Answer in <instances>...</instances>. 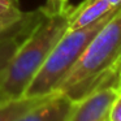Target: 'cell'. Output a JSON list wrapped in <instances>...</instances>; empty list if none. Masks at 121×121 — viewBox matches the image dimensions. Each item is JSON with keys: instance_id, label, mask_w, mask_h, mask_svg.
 Listing matches in <instances>:
<instances>
[{"instance_id": "3957f363", "label": "cell", "mask_w": 121, "mask_h": 121, "mask_svg": "<svg viewBox=\"0 0 121 121\" xmlns=\"http://www.w3.org/2000/svg\"><path fill=\"white\" fill-rule=\"evenodd\" d=\"M116 11L89 26L76 30H66L52 48V51L50 52L43 65L39 68V70L37 72L34 78L31 79L24 95L43 96V95L55 92L61 79L77 63L90 40L107 24V21L116 13Z\"/></svg>"}, {"instance_id": "30bf717a", "label": "cell", "mask_w": 121, "mask_h": 121, "mask_svg": "<svg viewBox=\"0 0 121 121\" xmlns=\"http://www.w3.org/2000/svg\"><path fill=\"white\" fill-rule=\"evenodd\" d=\"M24 14L18 0H0V21H16Z\"/></svg>"}, {"instance_id": "4fadbf2b", "label": "cell", "mask_w": 121, "mask_h": 121, "mask_svg": "<svg viewBox=\"0 0 121 121\" xmlns=\"http://www.w3.org/2000/svg\"><path fill=\"white\" fill-rule=\"evenodd\" d=\"M107 1L113 7V8H116V9L121 7V0H107Z\"/></svg>"}, {"instance_id": "7c38bea8", "label": "cell", "mask_w": 121, "mask_h": 121, "mask_svg": "<svg viewBox=\"0 0 121 121\" xmlns=\"http://www.w3.org/2000/svg\"><path fill=\"white\" fill-rule=\"evenodd\" d=\"M109 121H121V91L117 94L109 108Z\"/></svg>"}, {"instance_id": "5bb4252c", "label": "cell", "mask_w": 121, "mask_h": 121, "mask_svg": "<svg viewBox=\"0 0 121 121\" xmlns=\"http://www.w3.org/2000/svg\"><path fill=\"white\" fill-rule=\"evenodd\" d=\"M4 99H7V96H5V95H4L1 91H0V102H1V100H4Z\"/></svg>"}, {"instance_id": "8fae6325", "label": "cell", "mask_w": 121, "mask_h": 121, "mask_svg": "<svg viewBox=\"0 0 121 121\" xmlns=\"http://www.w3.org/2000/svg\"><path fill=\"white\" fill-rule=\"evenodd\" d=\"M69 7H70L69 0H47L42 8L50 13H59V12H65Z\"/></svg>"}, {"instance_id": "5b68a950", "label": "cell", "mask_w": 121, "mask_h": 121, "mask_svg": "<svg viewBox=\"0 0 121 121\" xmlns=\"http://www.w3.org/2000/svg\"><path fill=\"white\" fill-rule=\"evenodd\" d=\"M72 105L73 100L70 98L60 91H55L17 121H66Z\"/></svg>"}, {"instance_id": "9a60e30c", "label": "cell", "mask_w": 121, "mask_h": 121, "mask_svg": "<svg viewBox=\"0 0 121 121\" xmlns=\"http://www.w3.org/2000/svg\"><path fill=\"white\" fill-rule=\"evenodd\" d=\"M118 89H120V91H121V74H120V81H118Z\"/></svg>"}, {"instance_id": "8992f818", "label": "cell", "mask_w": 121, "mask_h": 121, "mask_svg": "<svg viewBox=\"0 0 121 121\" xmlns=\"http://www.w3.org/2000/svg\"><path fill=\"white\" fill-rule=\"evenodd\" d=\"M115 11L116 8H113L107 0H83L77 7H70L68 16V30L89 26Z\"/></svg>"}, {"instance_id": "ba28073f", "label": "cell", "mask_w": 121, "mask_h": 121, "mask_svg": "<svg viewBox=\"0 0 121 121\" xmlns=\"http://www.w3.org/2000/svg\"><path fill=\"white\" fill-rule=\"evenodd\" d=\"M40 14V9L38 8L37 11L33 12H25V14L20 20L16 21H0V43L4 42L5 39L29 29L31 25L38 20Z\"/></svg>"}, {"instance_id": "6da1fadb", "label": "cell", "mask_w": 121, "mask_h": 121, "mask_svg": "<svg viewBox=\"0 0 121 121\" xmlns=\"http://www.w3.org/2000/svg\"><path fill=\"white\" fill-rule=\"evenodd\" d=\"M121 74V8L95 34L56 91L78 100L105 86H118Z\"/></svg>"}, {"instance_id": "9c48e42d", "label": "cell", "mask_w": 121, "mask_h": 121, "mask_svg": "<svg viewBox=\"0 0 121 121\" xmlns=\"http://www.w3.org/2000/svg\"><path fill=\"white\" fill-rule=\"evenodd\" d=\"M39 16H40V14H39ZM38 18H39V17H38ZM35 22H37V21H35ZM35 22H34V24H35ZM33 26H34V25H31L29 29L24 30V31L18 33V34L13 35V37L8 38V39H5L4 42L0 43V74L3 73V70L5 69L7 64H8V61L11 60V57L13 56V53H14V51L17 50L18 44L22 42V39L26 37V34L30 31V29H31Z\"/></svg>"}, {"instance_id": "277c9868", "label": "cell", "mask_w": 121, "mask_h": 121, "mask_svg": "<svg viewBox=\"0 0 121 121\" xmlns=\"http://www.w3.org/2000/svg\"><path fill=\"white\" fill-rule=\"evenodd\" d=\"M118 92V86H105L74 100L66 121H109L111 104Z\"/></svg>"}, {"instance_id": "7a4b0ae2", "label": "cell", "mask_w": 121, "mask_h": 121, "mask_svg": "<svg viewBox=\"0 0 121 121\" xmlns=\"http://www.w3.org/2000/svg\"><path fill=\"white\" fill-rule=\"evenodd\" d=\"M70 7L65 12L59 13L46 12L40 7L39 18L18 44L5 69L0 74V91L7 98L24 95L52 48L68 30Z\"/></svg>"}, {"instance_id": "52a82bcc", "label": "cell", "mask_w": 121, "mask_h": 121, "mask_svg": "<svg viewBox=\"0 0 121 121\" xmlns=\"http://www.w3.org/2000/svg\"><path fill=\"white\" fill-rule=\"evenodd\" d=\"M48 95H43V96L22 95V96L7 98V99L1 100L0 102V121H17L29 109H31L33 107L43 102Z\"/></svg>"}]
</instances>
